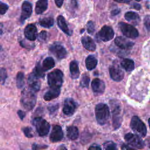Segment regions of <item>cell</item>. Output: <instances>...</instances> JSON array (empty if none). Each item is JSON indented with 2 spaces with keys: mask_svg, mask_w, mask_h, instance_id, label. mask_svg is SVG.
<instances>
[{
  "mask_svg": "<svg viewBox=\"0 0 150 150\" xmlns=\"http://www.w3.org/2000/svg\"><path fill=\"white\" fill-rule=\"evenodd\" d=\"M35 91L29 88H25L22 92L21 103L22 107L26 110H32L36 103V94Z\"/></svg>",
  "mask_w": 150,
  "mask_h": 150,
  "instance_id": "6da1fadb",
  "label": "cell"
},
{
  "mask_svg": "<svg viewBox=\"0 0 150 150\" xmlns=\"http://www.w3.org/2000/svg\"><path fill=\"white\" fill-rule=\"evenodd\" d=\"M95 115L97 122L101 125H105L110 118V110L108 106L104 103H99L95 107Z\"/></svg>",
  "mask_w": 150,
  "mask_h": 150,
  "instance_id": "7a4b0ae2",
  "label": "cell"
},
{
  "mask_svg": "<svg viewBox=\"0 0 150 150\" xmlns=\"http://www.w3.org/2000/svg\"><path fill=\"white\" fill-rule=\"evenodd\" d=\"M110 105L112 114V125L114 129H118L122 122L121 106L117 100H111Z\"/></svg>",
  "mask_w": 150,
  "mask_h": 150,
  "instance_id": "3957f363",
  "label": "cell"
},
{
  "mask_svg": "<svg viewBox=\"0 0 150 150\" xmlns=\"http://www.w3.org/2000/svg\"><path fill=\"white\" fill-rule=\"evenodd\" d=\"M63 81V74L59 69H55L47 75V82L50 88H59L62 87Z\"/></svg>",
  "mask_w": 150,
  "mask_h": 150,
  "instance_id": "277c9868",
  "label": "cell"
},
{
  "mask_svg": "<svg viewBox=\"0 0 150 150\" xmlns=\"http://www.w3.org/2000/svg\"><path fill=\"white\" fill-rule=\"evenodd\" d=\"M130 127L137 135L141 137H145L146 134V125L138 117H132L130 122Z\"/></svg>",
  "mask_w": 150,
  "mask_h": 150,
  "instance_id": "5b68a950",
  "label": "cell"
},
{
  "mask_svg": "<svg viewBox=\"0 0 150 150\" xmlns=\"http://www.w3.org/2000/svg\"><path fill=\"white\" fill-rule=\"evenodd\" d=\"M32 124L40 136H45L49 133L50 127V124L42 117H38L35 118L32 121Z\"/></svg>",
  "mask_w": 150,
  "mask_h": 150,
  "instance_id": "8992f818",
  "label": "cell"
},
{
  "mask_svg": "<svg viewBox=\"0 0 150 150\" xmlns=\"http://www.w3.org/2000/svg\"><path fill=\"white\" fill-rule=\"evenodd\" d=\"M118 27L122 34L127 38L135 39L139 36L138 30L131 25L125 22H119Z\"/></svg>",
  "mask_w": 150,
  "mask_h": 150,
  "instance_id": "52a82bcc",
  "label": "cell"
},
{
  "mask_svg": "<svg viewBox=\"0 0 150 150\" xmlns=\"http://www.w3.org/2000/svg\"><path fill=\"white\" fill-rule=\"evenodd\" d=\"M114 36V32L112 28L107 25L103 26L97 34L98 40L103 42H107L112 39Z\"/></svg>",
  "mask_w": 150,
  "mask_h": 150,
  "instance_id": "ba28073f",
  "label": "cell"
},
{
  "mask_svg": "<svg viewBox=\"0 0 150 150\" xmlns=\"http://www.w3.org/2000/svg\"><path fill=\"white\" fill-rule=\"evenodd\" d=\"M125 140L131 146L139 149H142L145 146L144 142L141 138V137L137 134L129 132L124 136Z\"/></svg>",
  "mask_w": 150,
  "mask_h": 150,
  "instance_id": "9c48e42d",
  "label": "cell"
},
{
  "mask_svg": "<svg viewBox=\"0 0 150 150\" xmlns=\"http://www.w3.org/2000/svg\"><path fill=\"white\" fill-rule=\"evenodd\" d=\"M50 52L58 59H63L67 56L66 49L59 43H54L49 47Z\"/></svg>",
  "mask_w": 150,
  "mask_h": 150,
  "instance_id": "30bf717a",
  "label": "cell"
},
{
  "mask_svg": "<svg viewBox=\"0 0 150 150\" xmlns=\"http://www.w3.org/2000/svg\"><path fill=\"white\" fill-rule=\"evenodd\" d=\"M76 108L77 104L73 99L71 98L65 99L63 107V112L65 115L67 116L72 115L74 113Z\"/></svg>",
  "mask_w": 150,
  "mask_h": 150,
  "instance_id": "8fae6325",
  "label": "cell"
},
{
  "mask_svg": "<svg viewBox=\"0 0 150 150\" xmlns=\"http://www.w3.org/2000/svg\"><path fill=\"white\" fill-rule=\"evenodd\" d=\"M111 78L116 81H121L124 76L123 70L118 65H112L109 68Z\"/></svg>",
  "mask_w": 150,
  "mask_h": 150,
  "instance_id": "7c38bea8",
  "label": "cell"
},
{
  "mask_svg": "<svg viewBox=\"0 0 150 150\" xmlns=\"http://www.w3.org/2000/svg\"><path fill=\"white\" fill-rule=\"evenodd\" d=\"M32 12V5L29 1H25L23 2L22 5V12L20 17V21L23 23L25 20L29 18Z\"/></svg>",
  "mask_w": 150,
  "mask_h": 150,
  "instance_id": "4fadbf2b",
  "label": "cell"
},
{
  "mask_svg": "<svg viewBox=\"0 0 150 150\" xmlns=\"http://www.w3.org/2000/svg\"><path fill=\"white\" fill-rule=\"evenodd\" d=\"M115 45L119 48L124 50L131 49L134 45L132 41L122 36H118L114 40Z\"/></svg>",
  "mask_w": 150,
  "mask_h": 150,
  "instance_id": "5bb4252c",
  "label": "cell"
},
{
  "mask_svg": "<svg viewBox=\"0 0 150 150\" xmlns=\"http://www.w3.org/2000/svg\"><path fill=\"white\" fill-rule=\"evenodd\" d=\"M105 83L100 79L96 78L91 82V88L93 93L96 95L103 94L105 90Z\"/></svg>",
  "mask_w": 150,
  "mask_h": 150,
  "instance_id": "9a60e30c",
  "label": "cell"
},
{
  "mask_svg": "<svg viewBox=\"0 0 150 150\" xmlns=\"http://www.w3.org/2000/svg\"><path fill=\"white\" fill-rule=\"evenodd\" d=\"M24 35L26 38L30 41L35 40L38 36V30L33 24L28 25L24 30Z\"/></svg>",
  "mask_w": 150,
  "mask_h": 150,
  "instance_id": "2e32d148",
  "label": "cell"
},
{
  "mask_svg": "<svg viewBox=\"0 0 150 150\" xmlns=\"http://www.w3.org/2000/svg\"><path fill=\"white\" fill-rule=\"evenodd\" d=\"M63 137V132L62 127L56 125L53 126L50 135V140L52 142H56L61 141Z\"/></svg>",
  "mask_w": 150,
  "mask_h": 150,
  "instance_id": "e0dca14e",
  "label": "cell"
},
{
  "mask_svg": "<svg viewBox=\"0 0 150 150\" xmlns=\"http://www.w3.org/2000/svg\"><path fill=\"white\" fill-rule=\"evenodd\" d=\"M28 84L29 87L35 92L38 91L40 89V82L39 78L35 76L32 72L28 76Z\"/></svg>",
  "mask_w": 150,
  "mask_h": 150,
  "instance_id": "ac0fdd59",
  "label": "cell"
},
{
  "mask_svg": "<svg viewBox=\"0 0 150 150\" xmlns=\"http://www.w3.org/2000/svg\"><path fill=\"white\" fill-rule=\"evenodd\" d=\"M81 43L84 47L89 51H94L96 49V45L94 40L88 36H84L81 38Z\"/></svg>",
  "mask_w": 150,
  "mask_h": 150,
  "instance_id": "d6986e66",
  "label": "cell"
},
{
  "mask_svg": "<svg viewBox=\"0 0 150 150\" xmlns=\"http://www.w3.org/2000/svg\"><path fill=\"white\" fill-rule=\"evenodd\" d=\"M57 23L59 28L66 35L70 36L71 33L67 26V24L65 21L64 18L62 15H59L57 18Z\"/></svg>",
  "mask_w": 150,
  "mask_h": 150,
  "instance_id": "ffe728a7",
  "label": "cell"
},
{
  "mask_svg": "<svg viewBox=\"0 0 150 150\" xmlns=\"http://www.w3.org/2000/svg\"><path fill=\"white\" fill-rule=\"evenodd\" d=\"M60 93V88H50L44 95V100L45 101H50L57 98Z\"/></svg>",
  "mask_w": 150,
  "mask_h": 150,
  "instance_id": "44dd1931",
  "label": "cell"
},
{
  "mask_svg": "<svg viewBox=\"0 0 150 150\" xmlns=\"http://www.w3.org/2000/svg\"><path fill=\"white\" fill-rule=\"evenodd\" d=\"M125 19L129 22H132L134 25H138L140 22V17L139 15L133 11H129L125 13Z\"/></svg>",
  "mask_w": 150,
  "mask_h": 150,
  "instance_id": "7402d4cb",
  "label": "cell"
},
{
  "mask_svg": "<svg viewBox=\"0 0 150 150\" xmlns=\"http://www.w3.org/2000/svg\"><path fill=\"white\" fill-rule=\"evenodd\" d=\"M70 72L72 79H77L80 76V70L78 63L76 60H73L70 63Z\"/></svg>",
  "mask_w": 150,
  "mask_h": 150,
  "instance_id": "603a6c76",
  "label": "cell"
},
{
  "mask_svg": "<svg viewBox=\"0 0 150 150\" xmlns=\"http://www.w3.org/2000/svg\"><path fill=\"white\" fill-rule=\"evenodd\" d=\"M48 6L47 0H38L36 2L35 6V12L36 14H41L43 13Z\"/></svg>",
  "mask_w": 150,
  "mask_h": 150,
  "instance_id": "cb8c5ba5",
  "label": "cell"
},
{
  "mask_svg": "<svg viewBox=\"0 0 150 150\" xmlns=\"http://www.w3.org/2000/svg\"><path fill=\"white\" fill-rule=\"evenodd\" d=\"M98 60L93 55H89L86 59L85 63L87 70H91L94 69L97 65Z\"/></svg>",
  "mask_w": 150,
  "mask_h": 150,
  "instance_id": "d4e9b609",
  "label": "cell"
},
{
  "mask_svg": "<svg viewBox=\"0 0 150 150\" xmlns=\"http://www.w3.org/2000/svg\"><path fill=\"white\" fill-rule=\"evenodd\" d=\"M79 129L75 126H69L67 128V137L71 140H75L79 137Z\"/></svg>",
  "mask_w": 150,
  "mask_h": 150,
  "instance_id": "484cf974",
  "label": "cell"
},
{
  "mask_svg": "<svg viewBox=\"0 0 150 150\" xmlns=\"http://www.w3.org/2000/svg\"><path fill=\"white\" fill-rule=\"evenodd\" d=\"M54 64L55 62L54 59L51 57H47L46 59H45L43 61L41 67L43 70L44 71H46L52 69L54 66Z\"/></svg>",
  "mask_w": 150,
  "mask_h": 150,
  "instance_id": "4316f807",
  "label": "cell"
},
{
  "mask_svg": "<svg viewBox=\"0 0 150 150\" xmlns=\"http://www.w3.org/2000/svg\"><path fill=\"white\" fill-rule=\"evenodd\" d=\"M121 66L127 71H131L134 69V62L129 59H124L121 62Z\"/></svg>",
  "mask_w": 150,
  "mask_h": 150,
  "instance_id": "83f0119b",
  "label": "cell"
},
{
  "mask_svg": "<svg viewBox=\"0 0 150 150\" xmlns=\"http://www.w3.org/2000/svg\"><path fill=\"white\" fill-rule=\"evenodd\" d=\"M39 23L42 27H44L46 28H50L53 25L54 20L52 18H50V17L43 18L39 19Z\"/></svg>",
  "mask_w": 150,
  "mask_h": 150,
  "instance_id": "f1b7e54d",
  "label": "cell"
},
{
  "mask_svg": "<svg viewBox=\"0 0 150 150\" xmlns=\"http://www.w3.org/2000/svg\"><path fill=\"white\" fill-rule=\"evenodd\" d=\"M25 76L23 72H18L16 75V86L18 88H21L25 84Z\"/></svg>",
  "mask_w": 150,
  "mask_h": 150,
  "instance_id": "f546056e",
  "label": "cell"
},
{
  "mask_svg": "<svg viewBox=\"0 0 150 150\" xmlns=\"http://www.w3.org/2000/svg\"><path fill=\"white\" fill-rule=\"evenodd\" d=\"M32 73L39 79L41 77H43L45 75V71L43 70L40 63L37 64Z\"/></svg>",
  "mask_w": 150,
  "mask_h": 150,
  "instance_id": "4dcf8cb0",
  "label": "cell"
},
{
  "mask_svg": "<svg viewBox=\"0 0 150 150\" xmlns=\"http://www.w3.org/2000/svg\"><path fill=\"white\" fill-rule=\"evenodd\" d=\"M104 150H118L116 144L111 141L105 142L103 145Z\"/></svg>",
  "mask_w": 150,
  "mask_h": 150,
  "instance_id": "1f68e13d",
  "label": "cell"
},
{
  "mask_svg": "<svg viewBox=\"0 0 150 150\" xmlns=\"http://www.w3.org/2000/svg\"><path fill=\"white\" fill-rule=\"evenodd\" d=\"M90 77L84 74L82 76L80 82V84L81 86V87H85V88H88L89 86V83H90Z\"/></svg>",
  "mask_w": 150,
  "mask_h": 150,
  "instance_id": "d6a6232c",
  "label": "cell"
},
{
  "mask_svg": "<svg viewBox=\"0 0 150 150\" xmlns=\"http://www.w3.org/2000/svg\"><path fill=\"white\" fill-rule=\"evenodd\" d=\"M7 77V73L4 68H0V83L4 84Z\"/></svg>",
  "mask_w": 150,
  "mask_h": 150,
  "instance_id": "836d02e7",
  "label": "cell"
},
{
  "mask_svg": "<svg viewBox=\"0 0 150 150\" xmlns=\"http://www.w3.org/2000/svg\"><path fill=\"white\" fill-rule=\"evenodd\" d=\"M22 131L25 134V135L28 138H32L33 137V133L32 129L30 127H25L22 129Z\"/></svg>",
  "mask_w": 150,
  "mask_h": 150,
  "instance_id": "e575fe53",
  "label": "cell"
},
{
  "mask_svg": "<svg viewBox=\"0 0 150 150\" xmlns=\"http://www.w3.org/2000/svg\"><path fill=\"white\" fill-rule=\"evenodd\" d=\"M86 26H87V30L88 33L92 34L95 30V26L93 22L91 21H89L87 22Z\"/></svg>",
  "mask_w": 150,
  "mask_h": 150,
  "instance_id": "d590c367",
  "label": "cell"
},
{
  "mask_svg": "<svg viewBox=\"0 0 150 150\" xmlns=\"http://www.w3.org/2000/svg\"><path fill=\"white\" fill-rule=\"evenodd\" d=\"M9 8L8 5L6 4H5L0 1V15L5 14Z\"/></svg>",
  "mask_w": 150,
  "mask_h": 150,
  "instance_id": "8d00e7d4",
  "label": "cell"
},
{
  "mask_svg": "<svg viewBox=\"0 0 150 150\" xmlns=\"http://www.w3.org/2000/svg\"><path fill=\"white\" fill-rule=\"evenodd\" d=\"M47 148V145H40L37 144H33L32 146V150H42Z\"/></svg>",
  "mask_w": 150,
  "mask_h": 150,
  "instance_id": "74e56055",
  "label": "cell"
},
{
  "mask_svg": "<svg viewBox=\"0 0 150 150\" xmlns=\"http://www.w3.org/2000/svg\"><path fill=\"white\" fill-rule=\"evenodd\" d=\"M144 23L148 30H149V23H150V17L149 15L145 16L144 19Z\"/></svg>",
  "mask_w": 150,
  "mask_h": 150,
  "instance_id": "f35d334b",
  "label": "cell"
},
{
  "mask_svg": "<svg viewBox=\"0 0 150 150\" xmlns=\"http://www.w3.org/2000/svg\"><path fill=\"white\" fill-rule=\"evenodd\" d=\"M46 36H47L46 32L45 31V30H43V31H41L40 33H39V39L40 40H45L46 38Z\"/></svg>",
  "mask_w": 150,
  "mask_h": 150,
  "instance_id": "ab89813d",
  "label": "cell"
},
{
  "mask_svg": "<svg viewBox=\"0 0 150 150\" xmlns=\"http://www.w3.org/2000/svg\"><path fill=\"white\" fill-rule=\"evenodd\" d=\"M88 150H102V149L98 145L96 144H93L89 147Z\"/></svg>",
  "mask_w": 150,
  "mask_h": 150,
  "instance_id": "60d3db41",
  "label": "cell"
},
{
  "mask_svg": "<svg viewBox=\"0 0 150 150\" xmlns=\"http://www.w3.org/2000/svg\"><path fill=\"white\" fill-rule=\"evenodd\" d=\"M121 149L122 150H137L136 149H135L131 146H129L128 145L125 144H123L121 145Z\"/></svg>",
  "mask_w": 150,
  "mask_h": 150,
  "instance_id": "b9f144b4",
  "label": "cell"
},
{
  "mask_svg": "<svg viewBox=\"0 0 150 150\" xmlns=\"http://www.w3.org/2000/svg\"><path fill=\"white\" fill-rule=\"evenodd\" d=\"M18 115L21 120H23L25 117V112L22 110H18Z\"/></svg>",
  "mask_w": 150,
  "mask_h": 150,
  "instance_id": "7bdbcfd3",
  "label": "cell"
},
{
  "mask_svg": "<svg viewBox=\"0 0 150 150\" xmlns=\"http://www.w3.org/2000/svg\"><path fill=\"white\" fill-rule=\"evenodd\" d=\"M58 108V105H52L50 107H49V110L50 112H53L54 111H55Z\"/></svg>",
  "mask_w": 150,
  "mask_h": 150,
  "instance_id": "ee69618b",
  "label": "cell"
},
{
  "mask_svg": "<svg viewBox=\"0 0 150 150\" xmlns=\"http://www.w3.org/2000/svg\"><path fill=\"white\" fill-rule=\"evenodd\" d=\"M63 1H64V0H54L55 4L58 8L62 7V6L63 4Z\"/></svg>",
  "mask_w": 150,
  "mask_h": 150,
  "instance_id": "f6af8a7d",
  "label": "cell"
},
{
  "mask_svg": "<svg viewBox=\"0 0 150 150\" xmlns=\"http://www.w3.org/2000/svg\"><path fill=\"white\" fill-rule=\"evenodd\" d=\"M120 12V10L118 8H116L111 11V15L112 16H115V15H118Z\"/></svg>",
  "mask_w": 150,
  "mask_h": 150,
  "instance_id": "bcb514c9",
  "label": "cell"
},
{
  "mask_svg": "<svg viewBox=\"0 0 150 150\" xmlns=\"http://www.w3.org/2000/svg\"><path fill=\"white\" fill-rule=\"evenodd\" d=\"M132 8L137 9V10H139L141 8V6L140 5V4H133L132 6Z\"/></svg>",
  "mask_w": 150,
  "mask_h": 150,
  "instance_id": "7dc6e473",
  "label": "cell"
},
{
  "mask_svg": "<svg viewBox=\"0 0 150 150\" xmlns=\"http://www.w3.org/2000/svg\"><path fill=\"white\" fill-rule=\"evenodd\" d=\"M71 5L74 7L77 8L78 7V3H77V0H71Z\"/></svg>",
  "mask_w": 150,
  "mask_h": 150,
  "instance_id": "c3c4849f",
  "label": "cell"
},
{
  "mask_svg": "<svg viewBox=\"0 0 150 150\" xmlns=\"http://www.w3.org/2000/svg\"><path fill=\"white\" fill-rule=\"evenodd\" d=\"M114 1L118 3H123V4H128L131 1V0H114Z\"/></svg>",
  "mask_w": 150,
  "mask_h": 150,
  "instance_id": "681fc988",
  "label": "cell"
},
{
  "mask_svg": "<svg viewBox=\"0 0 150 150\" xmlns=\"http://www.w3.org/2000/svg\"><path fill=\"white\" fill-rule=\"evenodd\" d=\"M56 150H67V148L64 145H61L57 147Z\"/></svg>",
  "mask_w": 150,
  "mask_h": 150,
  "instance_id": "f907efd6",
  "label": "cell"
},
{
  "mask_svg": "<svg viewBox=\"0 0 150 150\" xmlns=\"http://www.w3.org/2000/svg\"><path fill=\"white\" fill-rule=\"evenodd\" d=\"M84 30V29H82V30H81V33H83V32Z\"/></svg>",
  "mask_w": 150,
  "mask_h": 150,
  "instance_id": "816d5d0a",
  "label": "cell"
},
{
  "mask_svg": "<svg viewBox=\"0 0 150 150\" xmlns=\"http://www.w3.org/2000/svg\"><path fill=\"white\" fill-rule=\"evenodd\" d=\"M137 1H141V0H136Z\"/></svg>",
  "mask_w": 150,
  "mask_h": 150,
  "instance_id": "f5cc1de1",
  "label": "cell"
},
{
  "mask_svg": "<svg viewBox=\"0 0 150 150\" xmlns=\"http://www.w3.org/2000/svg\"><path fill=\"white\" fill-rule=\"evenodd\" d=\"M74 150H76V149H74Z\"/></svg>",
  "mask_w": 150,
  "mask_h": 150,
  "instance_id": "db71d44e",
  "label": "cell"
}]
</instances>
